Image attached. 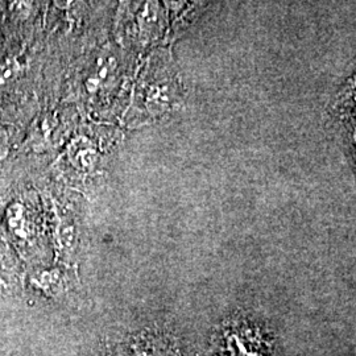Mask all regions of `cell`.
I'll use <instances>...</instances> for the list:
<instances>
[{
	"label": "cell",
	"instance_id": "1",
	"mask_svg": "<svg viewBox=\"0 0 356 356\" xmlns=\"http://www.w3.org/2000/svg\"><path fill=\"white\" fill-rule=\"evenodd\" d=\"M19 72V65L13 58H6L0 63V86L15 78Z\"/></svg>",
	"mask_w": 356,
	"mask_h": 356
},
{
	"label": "cell",
	"instance_id": "2",
	"mask_svg": "<svg viewBox=\"0 0 356 356\" xmlns=\"http://www.w3.org/2000/svg\"><path fill=\"white\" fill-rule=\"evenodd\" d=\"M8 134L4 128L0 126V160L6 159L10 149V143H8Z\"/></svg>",
	"mask_w": 356,
	"mask_h": 356
},
{
	"label": "cell",
	"instance_id": "3",
	"mask_svg": "<svg viewBox=\"0 0 356 356\" xmlns=\"http://www.w3.org/2000/svg\"><path fill=\"white\" fill-rule=\"evenodd\" d=\"M144 356H154L153 355V353H151V354H145ZM159 356H169L168 354H165V353H159Z\"/></svg>",
	"mask_w": 356,
	"mask_h": 356
}]
</instances>
